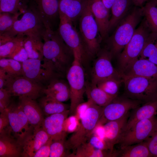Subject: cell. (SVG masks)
Instances as JSON below:
<instances>
[{"instance_id":"6da1fadb","label":"cell","mask_w":157,"mask_h":157,"mask_svg":"<svg viewBox=\"0 0 157 157\" xmlns=\"http://www.w3.org/2000/svg\"><path fill=\"white\" fill-rule=\"evenodd\" d=\"M44 58L50 62L62 76L66 74L74 60L72 50L65 44L58 31L45 28L42 33Z\"/></svg>"},{"instance_id":"7a4b0ae2","label":"cell","mask_w":157,"mask_h":157,"mask_svg":"<svg viewBox=\"0 0 157 157\" xmlns=\"http://www.w3.org/2000/svg\"><path fill=\"white\" fill-rule=\"evenodd\" d=\"M143 16L142 7L135 6L117 25L107 41L113 57L118 56L130 41Z\"/></svg>"},{"instance_id":"3957f363","label":"cell","mask_w":157,"mask_h":157,"mask_svg":"<svg viewBox=\"0 0 157 157\" xmlns=\"http://www.w3.org/2000/svg\"><path fill=\"white\" fill-rule=\"evenodd\" d=\"M88 100L90 101L89 104L82 115L77 129L65 142L67 149L72 151L69 157H72L79 146L87 142L97 127L101 116L103 107L98 106Z\"/></svg>"},{"instance_id":"277c9868","label":"cell","mask_w":157,"mask_h":157,"mask_svg":"<svg viewBox=\"0 0 157 157\" xmlns=\"http://www.w3.org/2000/svg\"><path fill=\"white\" fill-rule=\"evenodd\" d=\"M79 32L84 47L90 56L97 54L103 39L92 12L89 0H86L79 18Z\"/></svg>"},{"instance_id":"5b68a950","label":"cell","mask_w":157,"mask_h":157,"mask_svg":"<svg viewBox=\"0 0 157 157\" xmlns=\"http://www.w3.org/2000/svg\"><path fill=\"white\" fill-rule=\"evenodd\" d=\"M151 31L145 19L136 29L131 39L118 55L119 71L123 73L139 58L146 40Z\"/></svg>"},{"instance_id":"8992f818","label":"cell","mask_w":157,"mask_h":157,"mask_svg":"<svg viewBox=\"0 0 157 157\" xmlns=\"http://www.w3.org/2000/svg\"><path fill=\"white\" fill-rule=\"evenodd\" d=\"M82 60L74 56L73 63L67 71L66 75L70 89V114L76 113L77 108L84 102L83 95L85 92L84 70L82 66Z\"/></svg>"},{"instance_id":"52a82bcc","label":"cell","mask_w":157,"mask_h":157,"mask_svg":"<svg viewBox=\"0 0 157 157\" xmlns=\"http://www.w3.org/2000/svg\"><path fill=\"white\" fill-rule=\"evenodd\" d=\"M122 75L125 96L144 103L157 100L156 83L151 78Z\"/></svg>"},{"instance_id":"ba28073f","label":"cell","mask_w":157,"mask_h":157,"mask_svg":"<svg viewBox=\"0 0 157 157\" xmlns=\"http://www.w3.org/2000/svg\"><path fill=\"white\" fill-rule=\"evenodd\" d=\"M22 76L35 82L47 85L52 79L62 76L44 58H29L22 63Z\"/></svg>"},{"instance_id":"9c48e42d","label":"cell","mask_w":157,"mask_h":157,"mask_svg":"<svg viewBox=\"0 0 157 157\" xmlns=\"http://www.w3.org/2000/svg\"><path fill=\"white\" fill-rule=\"evenodd\" d=\"M8 31L0 35V42L17 36H25L31 34L41 33L45 28L38 17L28 8Z\"/></svg>"},{"instance_id":"30bf717a","label":"cell","mask_w":157,"mask_h":157,"mask_svg":"<svg viewBox=\"0 0 157 157\" xmlns=\"http://www.w3.org/2000/svg\"><path fill=\"white\" fill-rule=\"evenodd\" d=\"M59 16L58 33L67 45L72 50L74 56L80 58L83 61L84 59L90 56L73 22L61 13H59Z\"/></svg>"},{"instance_id":"8fae6325","label":"cell","mask_w":157,"mask_h":157,"mask_svg":"<svg viewBox=\"0 0 157 157\" xmlns=\"http://www.w3.org/2000/svg\"><path fill=\"white\" fill-rule=\"evenodd\" d=\"M6 110L9 121L10 133L22 146L34 128L30 124L19 103H10Z\"/></svg>"},{"instance_id":"7c38bea8","label":"cell","mask_w":157,"mask_h":157,"mask_svg":"<svg viewBox=\"0 0 157 157\" xmlns=\"http://www.w3.org/2000/svg\"><path fill=\"white\" fill-rule=\"evenodd\" d=\"M142 103L140 101L131 99L125 96L123 97L117 96L103 107L102 114L97 126L121 118L131 110L139 107Z\"/></svg>"},{"instance_id":"4fadbf2b","label":"cell","mask_w":157,"mask_h":157,"mask_svg":"<svg viewBox=\"0 0 157 157\" xmlns=\"http://www.w3.org/2000/svg\"><path fill=\"white\" fill-rule=\"evenodd\" d=\"M97 55L91 72L92 84L97 85L99 82L110 78L123 80L122 73L116 70L112 65L111 59L113 56L108 50H100Z\"/></svg>"},{"instance_id":"5bb4252c","label":"cell","mask_w":157,"mask_h":157,"mask_svg":"<svg viewBox=\"0 0 157 157\" xmlns=\"http://www.w3.org/2000/svg\"><path fill=\"white\" fill-rule=\"evenodd\" d=\"M157 128V117L140 121L123 133L118 143L120 146L144 142L152 135Z\"/></svg>"},{"instance_id":"9a60e30c","label":"cell","mask_w":157,"mask_h":157,"mask_svg":"<svg viewBox=\"0 0 157 157\" xmlns=\"http://www.w3.org/2000/svg\"><path fill=\"white\" fill-rule=\"evenodd\" d=\"M45 86L23 76L13 78L4 88L11 96L25 97L35 100L43 94Z\"/></svg>"},{"instance_id":"2e32d148","label":"cell","mask_w":157,"mask_h":157,"mask_svg":"<svg viewBox=\"0 0 157 157\" xmlns=\"http://www.w3.org/2000/svg\"><path fill=\"white\" fill-rule=\"evenodd\" d=\"M59 0H29L28 8L38 17L45 28L52 29L59 15Z\"/></svg>"},{"instance_id":"e0dca14e","label":"cell","mask_w":157,"mask_h":157,"mask_svg":"<svg viewBox=\"0 0 157 157\" xmlns=\"http://www.w3.org/2000/svg\"><path fill=\"white\" fill-rule=\"evenodd\" d=\"M70 114L69 110L47 116L44 117L41 127L53 140H65V122Z\"/></svg>"},{"instance_id":"ac0fdd59","label":"cell","mask_w":157,"mask_h":157,"mask_svg":"<svg viewBox=\"0 0 157 157\" xmlns=\"http://www.w3.org/2000/svg\"><path fill=\"white\" fill-rule=\"evenodd\" d=\"M129 113V112L121 118L108 122L103 126L104 138L112 153L114 152V146L118 144L122 136Z\"/></svg>"},{"instance_id":"d6986e66","label":"cell","mask_w":157,"mask_h":157,"mask_svg":"<svg viewBox=\"0 0 157 157\" xmlns=\"http://www.w3.org/2000/svg\"><path fill=\"white\" fill-rule=\"evenodd\" d=\"M18 103L31 125L34 129L41 127L44 118L42 110L35 100L28 97H19Z\"/></svg>"},{"instance_id":"ffe728a7","label":"cell","mask_w":157,"mask_h":157,"mask_svg":"<svg viewBox=\"0 0 157 157\" xmlns=\"http://www.w3.org/2000/svg\"><path fill=\"white\" fill-rule=\"evenodd\" d=\"M157 112V100L145 103L142 106L133 109L129 113L123 133L130 129L137 122L155 116Z\"/></svg>"},{"instance_id":"44dd1931","label":"cell","mask_w":157,"mask_h":157,"mask_svg":"<svg viewBox=\"0 0 157 157\" xmlns=\"http://www.w3.org/2000/svg\"><path fill=\"white\" fill-rule=\"evenodd\" d=\"M50 138L42 127L34 129L23 143L22 157H32L35 153Z\"/></svg>"},{"instance_id":"7402d4cb","label":"cell","mask_w":157,"mask_h":157,"mask_svg":"<svg viewBox=\"0 0 157 157\" xmlns=\"http://www.w3.org/2000/svg\"><path fill=\"white\" fill-rule=\"evenodd\" d=\"M92 12L97 23L102 39L107 36L110 20L109 10L102 0H89Z\"/></svg>"},{"instance_id":"603a6c76","label":"cell","mask_w":157,"mask_h":157,"mask_svg":"<svg viewBox=\"0 0 157 157\" xmlns=\"http://www.w3.org/2000/svg\"><path fill=\"white\" fill-rule=\"evenodd\" d=\"M122 74L128 76H138L151 78L157 76V65L148 60L139 58Z\"/></svg>"},{"instance_id":"cb8c5ba5","label":"cell","mask_w":157,"mask_h":157,"mask_svg":"<svg viewBox=\"0 0 157 157\" xmlns=\"http://www.w3.org/2000/svg\"><path fill=\"white\" fill-rule=\"evenodd\" d=\"M59 78L52 80L45 86L43 93L45 95L63 102L70 99V89L67 81Z\"/></svg>"},{"instance_id":"d4e9b609","label":"cell","mask_w":157,"mask_h":157,"mask_svg":"<svg viewBox=\"0 0 157 157\" xmlns=\"http://www.w3.org/2000/svg\"><path fill=\"white\" fill-rule=\"evenodd\" d=\"M22 146L8 131L0 133V157L22 156Z\"/></svg>"},{"instance_id":"484cf974","label":"cell","mask_w":157,"mask_h":157,"mask_svg":"<svg viewBox=\"0 0 157 157\" xmlns=\"http://www.w3.org/2000/svg\"><path fill=\"white\" fill-rule=\"evenodd\" d=\"M133 3L132 0H115L111 8V16L110 19L108 32L116 27L120 22L131 9Z\"/></svg>"},{"instance_id":"4316f807","label":"cell","mask_w":157,"mask_h":157,"mask_svg":"<svg viewBox=\"0 0 157 157\" xmlns=\"http://www.w3.org/2000/svg\"><path fill=\"white\" fill-rule=\"evenodd\" d=\"M42 32L25 36L24 46L29 58L41 59L44 58Z\"/></svg>"},{"instance_id":"83f0119b","label":"cell","mask_w":157,"mask_h":157,"mask_svg":"<svg viewBox=\"0 0 157 157\" xmlns=\"http://www.w3.org/2000/svg\"><path fill=\"white\" fill-rule=\"evenodd\" d=\"M86 0H59V13L72 22L79 18Z\"/></svg>"},{"instance_id":"f1b7e54d","label":"cell","mask_w":157,"mask_h":157,"mask_svg":"<svg viewBox=\"0 0 157 157\" xmlns=\"http://www.w3.org/2000/svg\"><path fill=\"white\" fill-rule=\"evenodd\" d=\"M116 157H152L146 141L135 144L120 146Z\"/></svg>"},{"instance_id":"f546056e","label":"cell","mask_w":157,"mask_h":157,"mask_svg":"<svg viewBox=\"0 0 157 157\" xmlns=\"http://www.w3.org/2000/svg\"><path fill=\"white\" fill-rule=\"evenodd\" d=\"M38 104L46 116L64 112L70 108V106L46 95L40 99Z\"/></svg>"},{"instance_id":"4dcf8cb0","label":"cell","mask_w":157,"mask_h":157,"mask_svg":"<svg viewBox=\"0 0 157 157\" xmlns=\"http://www.w3.org/2000/svg\"><path fill=\"white\" fill-rule=\"evenodd\" d=\"M85 92L88 99L101 107L106 106L117 97L107 94L97 85L91 83L86 85Z\"/></svg>"},{"instance_id":"1f68e13d","label":"cell","mask_w":157,"mask_h":157,"mask_svg":"<svg viewBox=\"0 0 157 157\" xmlns=\"http://www.w3.org/2000/svg\"><path fill=\"white\" fill-rule=\"evenodd\" d=\"M108 150L96 149L88 142H85L77 149L75 153L72 157H115L114 153Z\"/></svg>"},{"instance_id":"d6a6232c","label":"cell","mask_w":157,"mask_h":157,"mask_svg":"<svg viewBox=\"0 0 157 157\" xmlns=\"http://www.w3.org/2000/svg\"><path fill=\"white\" fill-rule=\"evenodd\" d=\"M143 16L152 32L157 33V3L151 1L142 7Z\"/></svg>"},{"instance_id":"836d02e7","label":"cell","mask_w":157,"mask_h":157,"mask_svg":"<svg viewBox=\"0 0 157 157\" xmlns=\"http://www.w3.org/2000/svg\"><path fill=\"white\" fill-rule=\"evenodd\" d=\"M29 0H1L0 13L6 12L22 14L28 8Z\"/></svg>"},{"instance_id":"e575fe53","label":"cell","mask_w":157,"mask_h":157,"mask_svg":"<svg viewBox=\"0 0 157 157\" xmlns=\"http://www.w3.org/2000/svg\"><path fill=\"white\" fill-rule=\"evenodd\" d=\"M22 63L10 58H1L0 59V68L14 78L22 76Z\"/></svg>"},{"instance_id":"d590c367","label":"cell","mask_w":157,"mask_h":157,"mask_svg":"<svg viewBox=\"0 0 157 157\" xmlns=\"http://www.w3.org/2000/svg\"><path fill=\"white\" fill-rule=\"evenodd\" d=\"M24 37L17 36L6 40L0 44V59L9 58L18 46L24 40Z\"/></svg>"},{"instance_id":"8d00e7d4","label":"cell","mask_w":157,"mask_h":157,"mask_svg":"<svg viewBox=\"0 0 157 157\" xmlns=\"http://www.w3.org/2000/svg\"><path fill=\"white\" fill-rule=\"evenodd\" d=\"M122 80L110 78L99 82L97 85L107 94L114 97L118 96L119 86Z\"/></svg>"},{"instance_id":"74e56055","label":"cell","mask_w":157,"mask_h":157,"mask_svg":"<svg viewBox=\"0 0 157 157\" xmlns=\"http://www.w3.org/2000/svg\"><path fill=\"white\" fill-rule=\"evenodd\" d=\"M22 14L21 13L16 14L6 12L0 13V35L9 29Z\"/></svg>"},{"instance_id":"f35d334b","label":"cell","mask_w":157,"mask_h":157,"mask_svg":"<svg viewBox=\"0 0 157 157\" xmlns=\"http://www.w3.org/2000/svg\"><path fill=\"white\" fill-rule=\"evenodd\" d=\"M65 140H53L50 147V157L67 156L65 145Z\"/></svg>"},{"instance_id":"ab89813d","label":"cell","mask_w":157,"mask_h":157,"mask_svg":"<svg viewBox=\"0 0 157 157\" xmlns=\"http://www.w3.org/2000/svg\"><path fill=\"white\" fill-rule=\"evenodd\" d=\"M87 142L96 149L109 150L108 145L104 139L95 134L93 133L90 136Z\"/></svg>"},{"instance_id":"60d3db41","label":"cell","mask_w":157,"mask_h":157,"mask_svg":"<svg viewBox=\"0 0 157 157\" xmlns=\"http://www.w3.org/2000/svg\"><path fill=\"white\" fill-rule=\"evenodd\" d=\"M9 58L21 63L29 58L27 53L24 46V40L18 46Z\"/></svg>"},{"instance_id":"b9f144b4","label":"cell","mask_w":157,"mask_h":157,"mask_svg":"<svg viewBox=\"0 0 157 157\" xmlns=\"http://www.w3.org/2000/svg\"><path fill=\"white\" fill-rule=\"evenodd\" d=\"M146 141L152 157H157V128L151 136Z\"/></svg>"},{"instance_id":"7bdbcfd3","label":"cell","mask_w":157,"mask_h":157,"mask_svg":"<svg viewBox=\"0 0 157 157\" xmlns=\"http://www.w3.org/2000/svg\"><path fill=\"white\" fill-rule=\"evenodd\" d=\"M52 139L48 141L42 146L33 154L32 157H49L50 154V147Z\"/></svg>"},{"instance_id":"ee69618b","label":"cell","mask_w":157,"mask_h":157,"mask_svg":"<svg viewBox=\"0 0 157 157\" xmlns=\"http://www.w3.org/2000/svg\"><path fill=\"white\" fill-rule=\"evenodd\" d=\"M9 128V121L6 108L0 115V133Z\"/></svg>"},{"instance_id":"f6af8a7d","label":"cell","mask_w":157,"mask_h":157,"mask_svg":"<svg viewBox=\"0 0 157 157\" xmlns=\"http://www.w3.org/2000/svg\"><path fill=\"white\" fill-rule=\"evenodd\" d=\"M11 96L10 93L5 88H3L0 89V103L6 108L11 103Z\"/></svg>"},{"instance_id":"bcb514c9","label":"cell","mask_w":157,"mask_h":157,"mask_svg":"<svg viewBox=\"0 0 157 157\" xmlns=\"http://www.w3.org/2000/svg\"><path fill=\"white\" fill-rule=\"evenodd\" d=\"M13 78L7 72L0 68V89L4 88Z\"/></svg>"},{"instance_id":"7dc6e473","label":"cell","mask_w":157,"mask_h":157,"mask_svg":"<svg viewBox=\"0 0 157 157\" xmlns=\"http://www.w3.org/2000/svg\"><path fill=\"white\" fill-rule=\"evenodd\" d=\"M147 60L157 65V39L151 44L149 55Z\"/></svg>"},{"instance_id":"c3c4849f","label":"cell","mask_w":157,"mask_h":157,"mask_svg":"<svg viewBox=\"0 0 157 157\" xmlns=\"http://www.w3.org/2000/svg\"><path fill=\"white\" fill-rule=\"evenodd\" d=\"M106 7L109 10L115 0H102Z\"/></svg>"},{"instance_id":"681fc988","label":"cell","mask_w":157,"mask_h":157,"mask_svg":"<svg viewBox=\"0 0 157 157\" xmlns=\"http://www.w3.org/2000/svg\"><path fill=\"white\" fill-rule=\"evenodd\" d=\"M132 1L135 6L139 7H142L143 4L142 0H132Z\"/></svg>"},{"instance_id":"f907efd6","label":"cell","mask_w":157,"mask_h":157,"mask_svg":"<svg viewBox=\"0 0 157 157\" xmlns=\"http://www.w3.org/2000/svg\"><path fill=\"white\" fill-rule=\"evenodd\" d=\"M151 1L157 3V0H151Z\"/></svg>"},{"instance_id":"816d5d0a","label":"cell","mask_w":157,"mask_h":157,"mask_svg":"<svg viewBox=\"0 0 157 157\" xmlns=\"http://www.w3.org/2000/svg\"><path fill=\"white\" fill-rule=\"evenodd\" d=\"M143 0V2L144 3L145 1H147L148 0Z\"/></svg>"},{"instance_id":"f5cc1de1","label":"cell","mask_w":157,"mask_h":157,"mask_svg":"<svg viewBox=\"0 0 157 157\" xmlns=\"http://www.w3.org/2000/svg\"><path fill=\"white\" fill-rule=\"evenodd\" d=\"M1 0H0V1H1Z\"/></svg>"}]
</instances>
